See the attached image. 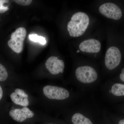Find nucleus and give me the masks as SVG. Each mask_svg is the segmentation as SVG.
<instances>
[{"label":"nucleus","mask_w":124,"mask_h":124,"mask_svg":"<svg viewBox=\"0 0 124 124\" xmlns=\"http://www.w3.org/2000/svg\"><path fill=\"white\" fill-rule=\"evenodd\" d=\"M29 39L34 42H39L43 45L46 43V40L45 38L42 36H38L36 34H32L29 35Z\"/></svg>","instance_id":"13"},{"label":"nucleus","mask_w":124,"mask_h":124,"mask_svg":"<svg viewBox=\"0 0 124 124\" xmlns=\"http://www.w3.org/2000/svg\"><path fill=\"white\" fill-rule=\"evenodd\" d=\"M3 96V91L1 86L0 85V100L2 99Z\"/></svg>","instance_id":"18"},{"label":"nucleus","mask_w":124,"mask_h":124,"mask_svg":"<svg viewBox=\"0 0 124 124\" xmlns=\"http://www.w3.org/2000/svg\"><path fill=\"white\" fill-rule=\"evenodd\" d=\"M10 97L12 102L16 104L23 107L29 105L28 95L22 89H16L15 92L10 94Z\"/></svg>","instance_id":"12"},{"label":"nucleus","mask_w":124,"mask_h":124,"mask_svg":"<svg viewBox=\"0 0 124 124\" xmlns=\"http://www.w3.org/2000/svg\"><path fill=\"white\" fill-rule=\"evenodd\" d=\"M45 66L46 69L53 75L63 73L64 71V62L55 56L50 57L46 62Z\"/></svg>","instance_id":"9"},{"label":"nucleus","mask_w":124,"mask_h":124,"mask_svg":"<svg viewBox=\"0 0 124 124\" xmlns=\"http://www.w3.org/2000/svg\"><path fill=\"white\" fill-rule=\"evenodd\" d=\"M9 2L8 0H0V13H3L8 11L9 8L7 6H5L4 4Z\"/></svg>","instance_id":"15"},{"label":"nucleus","mask_w":124,"mask_h":124,"mask_svg":"<svg viewBox=\"0 0 124 124\" xmlns=\"http://www.w3.org/2000/svg\"><path fill=\"white\" fill-rule=\"evenodd\" d=\"M121 60V54L117 47L112 46L107 50L104 58L105 67L108 70H112L119 65Z\"/></svg>","instance_id":"7"},{"label":"nucleus","mask_w":124,"mask_h":124,"mask_svg":"<svg viewBox=\"0 0 124 124\" xmlns=\"http://www.w3.org/2000/svg\"><path fill=\"white\" fill-rule=\"evenodd\" d=\"M99 11L106 17L113 20H119L122 16V11L119 7L111 2L101 5L99 8Z\"/></svg>","instance_id":"8"},{"label":"nucleus","mask_w":124,"mask_h":124,"mask_svg":"<svg viewBox=\"0 0 124 124\" xmlns=\"http://www.w3.org/2000/svg\"><path fill=\"white\" fill-rule=\"evenodd\" d=\"M26 35V30L24 28H19L11 34V39L8 42V46L16 53H20L23 51Z\"/></svg>","instance_id":"5"},{"label":"nucleus","mask_w":124,"mask_h":124,"mask_svg":"<svg viewBox=\"0 0 124 124\" xmlns=\"http://www.w3.org/2000/svg\"><path fill=\"white\" fill-rule=\"evenodd\" d=\"M9 114L13 119L19 122H23L28 118H32L34 116L33 112L26 107L11 110Z\"/></svg>","instance_id":"10"},{"label":"nucleus","mask_w":124,"mask_h":124,"mask_svg":"<svg viewBox=\"0 0 124 124\" xmlns=\"http://www.w3.org/2000/svg\"><path fill=\"white\" fill-rule=\"evenodd\" d=\"M118 124H124V119H122L120 120Z\"/></svg>","instance_id":"19"},{"label":"nucleus","mask_w":124,"mask_h":124,"mask_svg":"<svg viewBox=\"0 0 124 124\" xmlns=\"http://www.w3.org/2000/svg\"><path fill=\"white\" fill-rule=\"evenodd\" d=\"M89 23V18L85 13L79 12L74 14L67 24L69 35L73 37L82 35L88 28Z\"/></svg>","instance_id":"3"},{"label":"nucleus","mask_w":124,"mask_h":124,"mask_svg":"<svg viewBox=\"0 0 124 124\" xmlns=\"http://www.w3.org/2000/svg\"><path fill=\"white\" fill-rule=\"evenodd\" d=\"M80 50L89 53H96L101 50V44L99 41L94 39L85 40L79 46Z\"/></svg>","instance_id":"11"},{"label":"nucleus","mask_w":124,"mask_h":124,"mask_svg":"<svg viewBox=\"0 0 124 124\" xmlns=\"http://www.w3.org/2000/svg\"><path fill=\"white\" fill-rule=\"evenodd\" d=\"M75 77L78 90L84 93L94 91L100 85L97 72L89 65L77 67L75 71Z\"/></svg>","instance_id":"1"},{"label":"nucleus","mask_w":124,"mask_h":124,"mask_svg":"<svg viewBox=\"0 0 124 124\" xmlns=\"http://www.w3.org/2000/svg\"><path fill=\"white\" fill-rule=\"evenodd\" d=\"M8 76V72L5 68L0 63V81L6 80Z\"/></svg>","instance_id":"14"},{"label":"nucleus","mask_w":124,"mask_h":124,"mask_svg":"<svg viewBox=\"0 0 124 124\" xmlns=\"http://www.w3.org/2000/svg\"><path fill=\"white\" fill-rule=\"evenodd\" d=\"M119 78L121 81L124 82V68H122L121 70V72L120 74Z\"/></svg>","instance_id":"17"},{"label":"nucleus","mask_w":124,"mask_h":124,"mask_svg":"<svg viewBox=\"0 0 124 124\" xmlns=\"http://www.w3.org/2000/svg\"><path fill=\"white\" fill-rule=\"evenodd\" d=\"M14 1L18 4L22 6L29 5L32 2L31 0H16Z\"/></svg>","instance_id":"16"},{"label":"nucleus","mask_w":124,"mask_h":124,"mask_svg":"<svg viewBox=\"0 0 124 124\" xmlns=\"http://www.w3.org/2000/svg\"><path fill=\"white\" fill-rule=\"evenodd\" d=\"M43 91L44 94L48 98L59 101L66 100L70 97L82 98L85 94L79 91L72 94L63 87L50 85L44 87Z\"/></svg>","instance_id":"4"},{"label":"nucleus","mask_w":124,"mask_h":124,"mask_svg":"<svg viewBox=\"0 0 124 124\" xmlns=\"http://www.w3.org/2000/svg\"></svg>","instance_id":"20"},{"label":"nucleus","mask_w":124,"mask_h":124,"mask_svg":"<svg viewBox=\"0 0 124 124\" xmlns=\"http://www.w3.org/2000/svg\"><path fill=\"white\" fill-rule=\"evenodd\" d=\"M84 98L76 103L71 117L72 124H93L90 116L100 113L103 110L95 102Z\"/></svg>","instance_id":"2"},{"label":"nucleus","mask_w":124,"mask_h":124,"mask_svg":"<svg viewBox=\"0 0 124 124\" xmlns=\"http://www.w3.org/2000/svg\"><path fill=\"white\" fill-rule=\"evenodd\" d=\"M100 90L104 100L112 96L116 97H124V84L116 83L109 84L104 83L100 86Z\"/></svg>","instance_id":"6"}]
</instances>
